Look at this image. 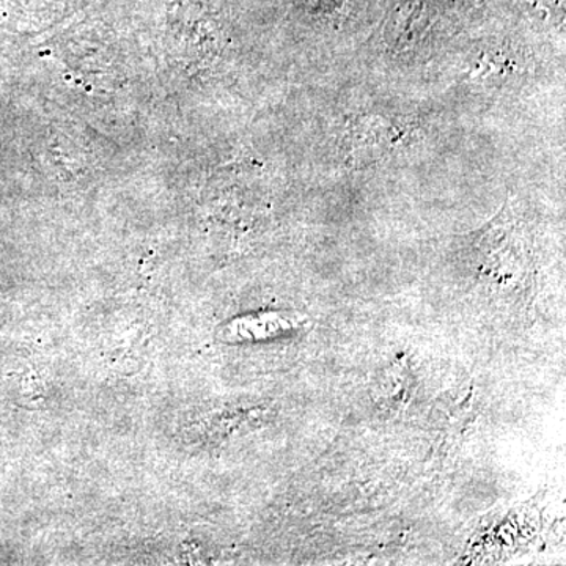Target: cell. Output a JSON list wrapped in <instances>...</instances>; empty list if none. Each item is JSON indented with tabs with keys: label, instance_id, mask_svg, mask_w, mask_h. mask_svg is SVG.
I'll return each mask as SVG.
<instances>
[{
	"label": "cell",
	"instance_id": "cell-1",
	"mask_svg": "<svg viewBox=\"0 0 566 566\" xmlns=\"http://www.w3.org/2000/svg\"><path fill=\"white\" fill-rule=\"evenodd\" d=\"M409 125L382 117L357 115L345 126L344 151L353 166H368L381 161L408 140Z\"/></svg>",
	"mask_w": 566,
	"mask_h": 566
}]
</instances>
